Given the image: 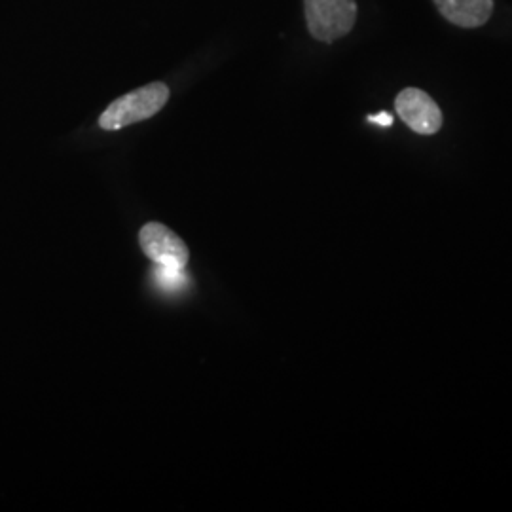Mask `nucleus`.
Instances as JSON below:
<instances>
[{
    "label": "nucleus",
    "instance_id": "5",
    "mask_svg": "<svg viewBox=\"0 0 512 512\" xmlns=\"http://www.w3.org/2000/svg\"><path fill=\"white\" fill-rule=\"evenodd\" d=\"M442 18L461 29H476L494 14V0H433Z\"/></svg>",
    "mask_w": 512,
    "mask_h": 512
},
{
    "label": "nucleus",
    "instance_id": "4",
    "mask_svg": "<svg viewBox=\"0 0 512 512\" xmlns=\"http://www.w3.org/2000/svg\"><path fill=\"white\" fill-rule=\"evenodd\" d=\"M139 243L143 253L158 266L184 268L188 262V249L183 239L175 236V232H171L160 222H150L143 226L139 234Z\"/></svg>",
    "mask_w": 512,
    "mask_h": 512
},
{
    "label": "nucleus",
    "instance_id": "3",
    "mask_svg": "<svg viewBox=\"0 0 512 512\" xmlns=\"http://www.w3.org/2000/svg\"><path fill=\"white\" fill-rule=\"evenodd\" d=\"M395 109L404 124L420 135H435L442 128V112L429 93L406 88L397 95Z\"/></svg>",
    "mask_w": 512,
    "mask_h": 512
},
{
    "label": "nucleus",
    "instance_id": "7",
    "mask_svg": "<svg viewBox=\"0 0 512 512\" xmlns=\"http://www.w3.org/2000/svg\"><path fill=\"white\" fill-rule=\"evenodd\" d=\"M368 122H374V124L389 128V126H393V116L389 112H380L376 116H368Z\"/></svg>",
    "mask_w": 512,
    "mask_h": 512
},
{
    "label": "nucleus",
    "instance_id": "1",
    "mask_svg": "<svg viewBox=\"0 0 512 512\" xmlns=\"http://www.w3.org/2000/svg\"><path fill=\"white\" fill-rule=\"evenodd\" d=\"M167 101L169 88L164 82H152L112 101L99 118V128L116 131L133 126L137 122H145L164 109Z\"/></svg>",
    "mask_w": 512,
    "mask_h": 512
},
{
    "label": "nucleus",
    "instance_id": "2",
    "mask_svg": "<svg viewBox=\"0 0 512 512\" xmlns=\"http://www.w3.org/2000/svg\"><path fill=\"white\" fill-rule=\"evenodd\" d=\"M311 37L325 44L351 33L357 21V0H304Z\"/></svg>",
    "mask_w": 512,
    "mask_h": 512
},
{
    "label": "nucleus",
    "instance_id": "6",
    "mask_svg": "<svg viewBox=\"0 0 512 512\" xmlns=\"http://www.w3.org/2000/svg\"><path fill=\"white\" fill-rule=\"evenodd\" d=\"M158 266V264H156ZM158 281L162 285H167L169 289H175V287H181L186 281V275H184V268H169V266H158Z\"/></svg>",
    "mask_w": 512,
    "mask_h": 512
}]
</instances>
